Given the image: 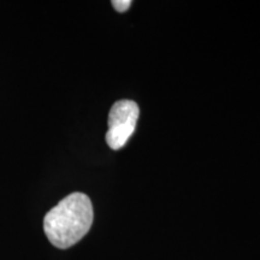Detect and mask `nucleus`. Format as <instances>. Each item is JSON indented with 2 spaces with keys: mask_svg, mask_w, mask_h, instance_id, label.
Returning <instances> with one entry per match:
<instances>
[{
  "mask_svg": "<svg viewBox=\"0 0 260 260\" xmlns=\"http://www.w3.org/2000/svg\"><path fill=\"white\" fill-rule=\"evenodd\" d=\"M140 115L138 104L133 100H119L111 107L109 115V130L106 133V142L110 148L121 149L133 133Z\"/></svg>",
  "mask_w": 260,
  "mask_h": 260,
  "instance_id": "nucleus-2",
  "label": "nucleus"
},
{
  "mask_svg": "<svg viewBox=\"0 0 260 260\" xmlns=\"http://www.w3.org/2000/svg\"><path fill=\"white\" fill-rule=\"evenodd\" d=\"M93 216L92 201L86 194L76 191L64 198L45 216V234L54 247L67 249L89 232Z\"/></svg>",
  "mask_w": 260,
  "mask_h": 260,
  "instance_id": "nucleus-1",
  "label": "nucleus"
},
{
  "mask_svg": "<svg viewBox=\"0 0 260 260\" xmlns=\"http://www.w3.org/2000/svg\"><path fill=\"white\" fill-rule=\"evenodd\" d=\"M111 4L118 12H125L132 5V2L130 0H113Z\"/></svg>",
  "mask_w": 260,
  "mask_h": 260,
  "instance_id": "nucleus-3",
  "label": "nucleus"
}]
</instances>
